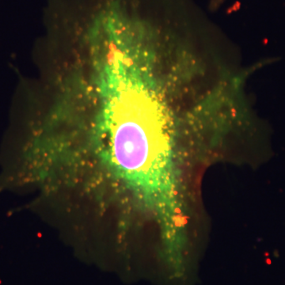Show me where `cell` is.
Returning <instances> with one entry per match:
<instances>
[{"label": "cell", "instance_id": "6da1fadb", "mask_svg": "<svg viewBox=\"0 0 285 285\" xmlns=\"http://www.w3.org/2000/svg\"><path fill=\"white\" fill-rule=\"evenodd\" d=\"M225 0H211L210 2V6L211 8L216 9L217 7H219V6L223 4V3L224 2Z\"/></svg>", "mask_w": 285, "mask_h": 285}]
</instances>
